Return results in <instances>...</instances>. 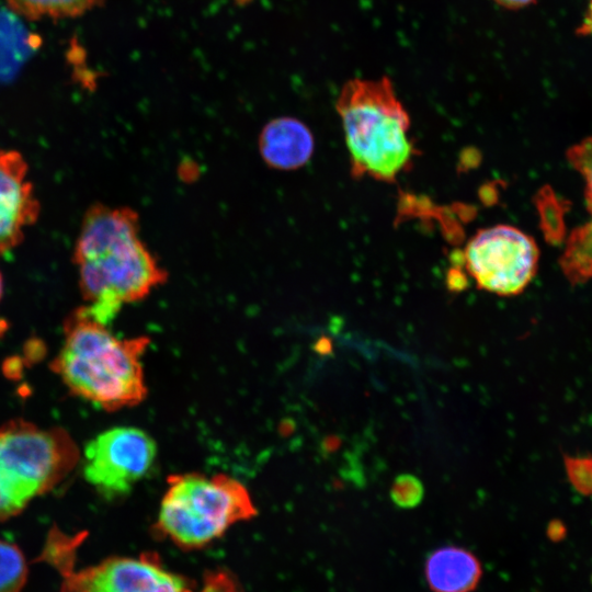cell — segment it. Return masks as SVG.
I'll return each instance as SVG.
<instances>
[{
    "instance_id": "obj_3",
    "label": "cell",
    "mask_w": 592,
    "mask_h": 592,
    "mask_svg": "<svg viewBox=\"0 0 592 592\" xmlns=\"http://www.w3.org/2000/svg\"><path fill=\"white\" fill-rule=\"evenodd\" d=\"M335 110L354 178L394 182L412 166L418 151L409 136L410 118L387 77L348 81Z\"/></svg>"
},
{
    "instance_id": "obj_19",
    "label": "cell",
    "mask_w": 592,
    "mask_h": 592,
    "mask_svg": "<svg viewBox=\"0 0 592 592\" xmlns=\"http://www.w3.org/2000/svg\"><path fill=\"white\" fill-rule=\"evenodd\" d=\"M2 288H3V282H2V276H1V273H0V298H1V295H2Z\"/></svg>"
},
{
    "instance_id": "obj_8",
    "label": "cell",
    "mask_w": 592,
    "mask_h": 592,
    "mask_svg": "<svg viewBox=\"0 0 592 592\" xmlns=\"http://www.w3.org/2000/svg\"><path fill=\"white\" fill-rule=\"evenodd\" d=\"M62 570L60 592H192L186 580L160 566L149 556L114 557L75 571L58 557Z\"/></svg>"
},
{
    "instance_id": "obj_17",
    "label": "cell",
    "mask_w": 592,
    "mask_h": 592,
    "mask_svg": "<svg viewBox=\"0 0 592 592\" xmlns=\"http://www.w3.org/2000/svg\"><path fill=\"white\" fill-rule=\"evenodd\" d=\"M492 1L504 9L516 10V9L525 8L534 3L536 0H492Z\"/></svg>"
},
{
    "instance_id": "obj_9",
    "label": "cell",
    "mask_w": 592,
    "mask_h": 592,
    "mask_svg": "<svg viewBox=\"0 0 592 592\" xmlns=\"http://www.w3.org/2000/svg\"><path fill=\"white\" fill-rule=\"evenodd\" d=\"M26 174L23 157L0 148V255L21 242L24 229L34 224L39 213Z\"/></svg>"
},
{
    "instance_id": "obj_1",
    "label": "cell",
    "mask_w": 592,
    "mask_h": 592,
    "mask_svg": "<svg viewBox=\"0 0 592 592\" xmlns=\"http://www.w3.org/2000/svg\"><path fill=\"white\" fill-rule=\"evenodd\" d=\"M87 314L110 325L124 304L140 300L168 273L139 239L138 214L128 207L92 205L73 251Z\"/></svg>"
},
{
    "instance_id": "obj_15",
    "label": "cell",
    "mask_w": 592,
    "mask_h": 592,
    "mask_svg": "<svg viewBox=\"0 0 592 592\" xmlns=\"http://www.w3.org/2000/svg\"><path fill=\"white\" fill-rule=\"evenodd\" d=\"M423 494L422 482L411 474L397 476L390 488L392 502L401 509H411L419 505Z\"/></svg>"
},
{
    "instance_id": "obj_6",
    "label": "cell",
    "mask_w": 592,
    "mask_h": 592,
    "mask_svg": "<svg viewBox=\"0 0 592 592\" xmlns=\"http://www.w3.org/2000/svg\"><path fill=\"white\" fill-rule=\"evenodd\" d=\"M463 260L479 289L499 295L522 293L537 272L535 240L510 225L478 230L467 242Z\"/></svg>"
},
{
    "instance_id": "obj_5",
    "label": "cell",
    "mask_w": 592,
    "mask_h": 592,
    "mask_svg": "<svg viewBox=\"0 0 592 592\" xmlns=\"http://www.w3.org/2000/svg\"><path fill=\"white\" fill-rule=\"evenodd\" d=\"M78 458V447L64 429H42L23 420L0 425V522L56 487Z\"/></svg>"
},
{
    "instance_id": "obj_10",
    "label": "cell",
    "mask_w": 592,
    "mask_h": 592,
    "mask_svg": "<svg viewBox=\"0 0 592 592\" xmlns=\"http://www.w3.org/2000/svg\"><path fill=\"white\" fill-rule=\"evenodd\" d=\"M567 159L584 180L585 203L591 218L571 231L559 264L571 284H581L592 281V137L570 147Z\"/></svg>"
},
{
    "instance_id": "obj_7",
    "label": "cell",
    "mask_w": 592,
    "mask_h": 592,
    "mask_svg": "<svg viewBox=\"0 0 592 592\" xmlns=\"http://www.w3.org/2000/svg\"><path fill=\"white\" fill-rule=\"evenodd\" d=\"M83 475L106 499L128 493L155 463L157 445L145 431L116 426L100 433L84 448Z\"/></svg>"
},
{
    "instance_id": "obj_16",
    "label": "cell",
    "mask_w": 592,
    "mask_h": 592,
    "mask_svg": "<svg viewBox=\"0 0 592 592\" xmlns=\"http://www.w3.org/2000/svg\"><path fill=\"white\" fill-rule=\"evenodd\" d=\"M570 480L578 490L587 493L592 492V459L568 458L566 462Z\"/></svg>"
},
{
    "instance_id": "obj_18",
    "label": "cell",
    "mask_w": 592,
    "mask_h": 592,
    "mask_svg": "<svg viewBox=\"0 0 592 592\" xmlns=\"http://www.w3.org/2000/svg\"><path fill=\"white\" fill-rule=\"evenodd\" d=\"M581 34H592V0L589 2L588 13L585 15L584 22L579 29Z\"/></svg>"
},
{
    "instance_id": "obj_12",
    "label": "cell",
    "mask_w": 592,
    "mask_h": 592,
    "mask_svg": "<svg viewBox=\"0 0 592 592\" xmlns=\"http://www.w3.org/2000/svg\"><path fill=\"white\" fill-rule=\"evenodd\" d=\"M424 576L433 592H471L480 582L482 567L471 551L445 546L429 555Z\"/></svg>"
},
{
    "instance_id": "obj_2",
    "label": "cell",
    "mask_w": 592,
    "mask_h": 592,
    "mask_svg": "<svg viewBox=\"0 0 592 592\" xmlns=\"http://www.w3.org/2000/svg\"><path fill=\"white\" fill-rule=\"evenodd\" d=\"M64 331V345L50 366L72 394L107 411L144 400L141 356L148 338L119 339L83 307L66 319Z\"/></svg>"
},
{
    "instance_id": "obj_13",
    "label": "cell",
    "mask_w": 592,
    "mask_h": 592,
    "mask_svg": "<svg viewBox=\"0 0 592 592\" xmlns=\"http://www.w3.org/2000/svg\"><path fill=\"white\" fill-rule=\"evenodd\" d=\"M15 13L31 20L79 16L103 0H5Z\"/></svg>"
},
{
    "instance_id": "obj_14",
    "label": "cell",
    "mask_w": 592,
    "mask_h": 592,
    "mask_svg": "<svg viewBox=\"0 0 592 592\" xmlns=\"http://www.w3.org/2000/svg\"><path fill=\"white\" fill-rule=\"evenodd\" d=\"M26 576L22 551L14 544L0 539V592H20Z\"/></svg>"
},
{
    "instance_id": "obj_11",
    "label": "cell",
    "mask_w": 592,
    "mask_h": 592,
    "mask_svg": "<svg viewBox=\"0 0 592 592\" xmlns=\"http://www.w3.org/2000/svg\"><path fill=\"white\" fill-rule=\"evenodd\" d=\"M314 149L312 133L294 117L282 116L270 121L259 136V150L264 162L280 170L305 166Z\"/></svg>"
},
{
    "instance_id": "obj_4",
    "label": "cell",
    "mask_w": 592,
    "mask_h": 592,
    "mask_svg": "<svg viewBox=\"0 0 592 592\" xmlns=\"http://www.w3.org/2000/svg\"><path fill=\"white\" fill-rule=\"evenodd\" d=\"M254 514L247 488L235 478L223 474L173 475L160 503L158 528L177 545L196 548Z\"/></svg>"
}]
</instances>
